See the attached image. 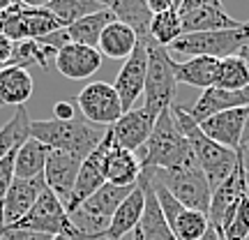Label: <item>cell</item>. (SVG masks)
<instances>
[{
  "label": "cell",
  "mask_w": 249,
  "mask_h": 240,
  "mask_svg": "<svg viewBox=\"0 0 249 240\" xmlns=\"http://www.w3.org/2000/svg\"><path fill=\"white\" fill-rule=\"evenodd\" d=\"M111 146H113V136H111V132L107 129V136L102 139V143H99L97 148L83 160V164H81L76 183H74V189H71V194H70V201L65 203V210H67V213L76 210L86 199H90L99 187L107 183V178H104V160H107V152Z\"/></svg>",
  "instance_id": "obj_10"
},
{
  "label": "cell",
  "mask_w": 249,
  "mask_h": 240,
  "mask_svg": "<svg viewBox=\"0 0 249 240\" xmlns=\"http://www.w3.org/2000/svg\"><path fill=\"white\" fill-rule=\"evenodd\" d=\"M76 107H79L81 116L86 118L88 123L99 125V127H111L116 125L123 116V104L118 97L116 88L111 83L104 81H92L86 88L76 95Z\"/></svg>",
  "instance_id": "obj_7"
},
{
  "label": "cell",
  "mask_w": 249,
  "mask_h": 240,
  "mask_svg": "<svg viewBox=\"0 0 249 240\" xmlns=\"http://www.w3.org/2000/svg\"><path fill=\"white\" fill-rule=\"evenodd\" d=\"M217 67H219V60H217V58L194 55V58H189V60H185V62H176V81L208 90L214 86Z\"/></svg>",
  "instance_id": "obj_26"
},
{
  "label": "cell",
  "mask_w": 249,
  "mask_h": 240,
  "mask_svg": "<svg viewBox=\"0 0 249 240\" xmlns=\"http://www.w3.org/2000/svg\"><path fill=\"white\" fill-rule=\"evenodd\" d=\"M169 229L173 231L176 240H203L210 224H208V215L182 208L180 215L176 217V222L171 224Z\"/></svg>",
  "instance_id": "obj_35"
},
{
  "label": "cell",
  "mask_w": 249,
  "mask_h": 240,
  "mask_svg": "<svg viewBox=\"0 0 249 240\" xmlns=\"http://www.w3.org/2000/svg\"><path fill=\"white\" fill-rule=\"evenodd\" d=\"M81 164H83V160L76 157V155H71V152L49 150L46 166H44V183L62 203L70 201V194L74 189Z\"/></svg>",
  "instance_id": "obj_15"
},
{
  "label": "cell",
  "mask_w": 249,
  "mask_h": 240,
  "mask_svg": "<svg viewBox=\"0 0 249 240\" xmlns=\"http://www.w3.org/2000/svg\"><path fill=\"white\" fill-rule=\"evenodd\" d=\"M30 139V118L26 107H17L14 116L0 127V160H5L9 152L18 150Z\"/></svg>",
  "instance_id": "obj_30"
},
{
  "label": "cell",
  "mask_w": 249,
  "mask_h": 240,
  "mask_svg": "<svg viewBox=\"0 0 249 240\" xmlns=\"http://www.w3.org/2000/svg\"><path fill=\"white\" fill-rule=\"evenodd\" d=\"M51 60H55L53 49L39 44L37 39H21V42H14L7 67H23V70H28L30 65H39V67L46 70L51 65Z\"/></svg>",
  "instance_id": "obj_32"
},
{
  "label": "cell",
  "mask_w": 249,
  "mask_h": 240,
  "mask_svg": "<svg viewBox=\"0 0 249 240\" xmlns=\"http://www.w3.org/2000/svg\"><path fill=\"white\" fill-rule=\"evenodd\" d=\"M46 9L60 21L62 28H67L71 23L81 21V18L95 14V12L107 9V5L102 0H49Z\"/></svg>",
  "instance_id": "obj_31"
},
{
  "label": "cell",
  "mask_w": 249,
  "mask_h": 240,
  "mask_svg": "<svg viewBox=\"0 0 249 240\" xmlns=\"http://www.w3.org/2000/svg\"><path fill=\"white\" fill-rule=\"evenodd\" d=\"M171 111H173V118L178 127L182 129L185 139L189 141V148L194 152V160L198 162V166L203 169L205 178L210 183V189H217L224 180L233 173V169L238 166V160H240V150H229L219 143H214L213 139H208L203 134V129L198 127L194 118L185 111V107L180 104H171Z\"/></svg>",
  "instance_id": "obj_2"
},
{
  "label": "cell",
  "mask_w": 249,
  "mask_h": 240,
  "mask_svg": "<svg viewBox=\"0 0 249 240\" xmlns=\"http://www.w3.org/2000/svg\"><path fill=\"white\" fill-rule=\"evenodd\" d=\"M14 2L23 5V7H46L49 0H14Z\"/></svg>",
  "instance_id": "obj_45"
},
{
  "label": "cell",
  "mask_w": 249,
  "mask_h": 240,
  "mask_svg": "<svg viewBox=\"0 0 249 240\" xmlns=\"http://www.w3.org/2000/svg\"><path fill=\"white\" fill-rule=\"evenodd\" d=\"M12 2H14V0H0V12H5V9H7Z\"/></svg>",
  "instance_id": "obj_48"
},
{
  "label": "cell",
  "mask_w": 249,
  "mask_h": 240,
  "mask_svg": "<svg viewBox=\"0 0 249 240\" xmlns=\"http://www.w3.org/2000/svg\"><path fill=\"white\" fill-rule=\"evenodd\" d=\"M111 21H116V17H113V12L107 7V9H102V12H95V14H90V17L67 26V33H70V39L74 44H83V46L97 49L99 37H102L104 28H107Z\"/></svg>",
  "instance_id": "obj_28"
},
{
  "label": "cell",
  "mask_w": 249,
  "mask_h": 240,
  "mask_svg": "<svg viewBox=\"0 0 249 240\" xmlns=\"http://www.w3.org/2000/svg\"><path fill=\"white\" fill-rule=\"evenodd\" d=\"M14 160H17V150L9 152L5 160H0V205H2V199L7 194V189L12 187L17 173H14Z\"/></svg>",
  "instance_id": "obj_37"
},
{
  "label": "cell",
  "mask_w": 249,
  "mask_h": 240,
  "mask_svg": "<svg viewBox=\"0 0 249 240\" xmlns=\"http://www.w3.org/2000/svg\"><path fill=\"white\" fill-rule=\"evenodd\" d=\"M249 107V88L245 90H222V88H208L201 92L192 107H185V111L194 118L196 123H203L205 118L231 111V109Z\"/></svg>",
  "instance_id": "obj_17"
},
{
  "label": "cell",
  "mask_w": 249,
  "mask_h": 240,
  "mask_svg": "<svg viewBox=\"0 0 249 240\" xmlns=\"http://www.w3.org/2000/svg\"><path fill=\"white\" fill-rule=\"evenodd\" d=\"M102 67V54L92 46L83 44H67L55 54V70L60 72L62 76L74 81L90 79L95 72Z\"/></svg>",
  "instance_id": "obj_16"
},
{
  "label": "cell",
  "mask_w": 249,
  "mask_h": 240,
  "mask_svg": "<svg viewBox=\"0 0 249 240\" xmlns=\"http://www.w3.org/2000/svg\"><path fill=\"white\" fill-rule=\"evenodd\" d=\"M46 187L44 176L37 178H14L12 187L7 189V194L2 199V229L14 226L17 222H21L30 208L35 205L39 192Z\"/></svg>",
  "instance_id": "obj_14"
},
{
  "label": "cell",
  "mask_w": 249,
  "mask_h": 240,
  "mask_svg": "<svg viewBox=\"0 0 249 240\" xmlns=\"http://www.w3.org/2000/svg\"><path fill=\"white\" fill-rule=\"evenodd\" d=\"M53 113L58 120H71V118H76L81 113L79 107H76V102H70V99H60V102H55L53 107Z\"/></svg>",
  "instance_id": "obj_40"
},
{
  "label": "cell",
  "mask_w": 249,
  "mask_h": 240,
  "mask_svg": "<svg viewBox=\"0 0 249 240\" xmlns=\"http://www.w3.org/2000/svg\"><path fill=\"white\" fill-rule=\"evenodd\" d=\"M108 9L113 12L116 21L132 28L139 42H150V23L155 14L145 0H116L108 5Z\"/></svg>",
  "instance_id": "obj_24"
},
{
  "label": "cell",
  "mask_w": 249,
  "mask_h": 240,
  "mask_svg": "<svg viewBox=\"0 0 249 240\" xmlns=\"http://www.w3.org/2000/svg\"><path fill=\"white\" fill-rule=\"evenodd\" d=\"M0 240H53V236H46V233H37V231H26V229H0Z\"/></svg>",
  "instance_id": "obj_39"
},
{
  "label": "cell",
  "mask_w": 249,
  "mask_h": 240,
  "mask_svg": "<svg viewBox=\"0 0 249 240\" xmlns=\"http://www.w3.org/2000/svg\"><path fill=\"white\" fill-rule=\"evenodd\" d=\"M102 2H104V5L108 7V5H111V2H116V0H102Z\"/></svg>",
  "instance_id": "obj_51"
},
{
  "label": "cell",
  "mask_w": 249,
  "mask_h": 240,
  "mask_svg": "<svg viewBox=\"0 0 249 240\" xmlns=\"http://www.w3.org/2000/svg\"><path fill=\"white\" fill-rule=\"evenodd\" d=\"M242 155L245 150H240V160H238V166L233 169V173L224 180L222 185L213 192V199H210V208H208V224L219 238H222L224 226L231 222L235 208L240 203L242 194L247 192V178H245V164H242Z\"/></svg>",
  "instance_id": "obj_8"
},
{
  "label": "cell",
  "mask_w": 249,
  "mask_h": 240,
  "mask_svg": "<svg viewBox=\"0 0 249 240\" xmlns=\"http://www.w3.org/2000/svg\"><path fill=\"white\" fill-rule=\"evenodd\" d=\"M213 88H222V90L249 88V58H247V54L231 55V58L219 60Z\"/></svg>",
  "instance_id": "obj_29"
},
{
  "label": "cell",
  "mask_w": 249,
  "mask_h": 240,
  "mask_svg": "<svg viewBox=\"0 0 249 240\" xmlns=\"http://www.w3.org/2000/svg\"><path fill=\"white\" fill-rule=\"evenodd\" d=\"M249 146V116L247 120H245V129H242V150Z\"/></svg>",
  "instance_id": "obj_46"
},
{
  "label": "cell",
  "mask_w": 249,
  "mask_h": 240,
  "mask_svg": "<svg viewBox=\"0 0 249 240\" xmlns=\"http://www.w3.org/2000/svg\"><path fill=\"white\" fill-rule=\"evenodd\" d=\"M37 42H39V44H44V46H49V49H53L55 54H58L60 49H65L67 44H71V39H70V33H67V28H58V30H53V33H49V35L39 37Z\"/></svg>",
  "instance_id": "obj_38"
},
{
  "label": "cell",
  "mask_w": 249,
  "mask_h": 240,
  "mask_svg": "<svg viewBox=\"0 0 249 240\" xmlns=\"http://www.w3.org/2000/svg\"><path fill=\"white\" fill-rule=\"evenodd\" d=\"M180 21H182V35L214 33V30H226V28H235L242 23L231 14H226L222 5H208V7L194 9L189 14H182Z\"/></svg>",
  "instance_id": "obj_21"
},
{
  "label": "cell",
  "mask_w": 249,
  "mask_h": 240,
  "mask_svg": "<svg viewBox=\"0 0 249 240\" xmlns=\"http://www.w3.org/2000/svg\"><path fill=\"white\" fill-rule=\"evenodd\" d=\"M139 185L143 187L145 192V208H143V217L141 224L136 226L139 233H141V240H176L173 231L169 229V224L161 215V208L157 203V196L152 192L150 180L145 176H139Z\"/></svg>",
  "instance_id": "obj_20"
},
{
  "label": "cell",
  "mask_w": 249,
  "mask_h": 240,
  "mask_svg": "<svg viewBox=\"0 0 249 240\" xmlns=\"http://www.w3.org/2000/svg\"><path fill=\"white\" fill-rule=\"evenodd\" d=\"M58 28L60 21L46 7H23V39H39Z\"/></svg>",
  "instance_id": "obj_34"
},
{
  "label": "cell",
  "mask_w": 249,
  "mask_h": 240,
  "mask_svg": "<svg viewBox=\"0 0 249 240\" xmlns=\"http://www.w3.org/2000/svg\"><path fill=\"white\" fill-rule=\"evenodd\" d=\"M180 5H182V0H173V9H176V12L180 9Z\"/></svg>",
  "instance_id": "obj_49"
},
{
  "label": "cell",
  "mask_w": 249,
  "mask_h": 240,
  "mask_svg": "<svg viewBox=\"0 0 249 240\" xmlns=\"http://www.w3.org/2000/svg\"><path fill=\"white\" fill-rule=\"evenodd\" d=\"M148 51V72H145V88H143V107L150 109L160 116L161 111L173 104L176 97V60L171 58V51L155 42H145Z\"/></svg>",
  "instance_id": "obj_6"
},
{
  "label": "cell",
  "mask_w": 249,
  "mask_h": 240,
  "mask_svg": "<svg viewBox=\"0 0 249 240\" xmlns=\"http://www.w3.org/2000/svg\"><path fill=\"white\" fill-rule=\"evenodd\" d=\"M178 37H182V21H180V14L176 9H166V12H160L152 17L150 39L155 44L169 49Z\"/></svg>",
  "instance_id": "obj_33"
},
{
  "label": "cell",
  "mask_w": 249,
  "mask_h": 240,
  "mask_svg": "<svg viewBox=\"0 0 249 240\" xmlns=\"http://www.w3.org/2000/svg\"><path fill=\"white\" fill-rule=\"evenodd\" d=\"M134 187L136 185L118 187V185H111V183H104V185L99 187L90 199H86L76 210H83V213L90 215V217H97V220H104V222H111V217H113V213L118 210V205L132 194ZM71 213H74V210H71Z\"/></svg>",
  "instance_id": "obj_22"
},
{
  "label": "cell",
  "mask_w": 249,
  "mask_h": 240,
  "mask_svg": "<svg viewBox=\"0 0 249 240\" xmlns=\"http://www.w3.org/2000/svg\"><path fill=\"white\" fill-rule=\"evenodd\" d=\"M53 240H92L90 236H86V233H81L79 229H74L70 222V226L65 229V231H60L58 236H53Z\"/></svg>",
  "instance_id": "obj_43"
},
{
  "label": "cell",
  "mask_w": 249,
  "mask_h": 240,
  "mask_svg": "<svg viewBox=\"0 0 249 240\" xmlns=\"http://www.w3.org/2000/svg\"><path fill=\"white\" fill-rule=\"evenodd\" d=\"M30 136L49 146L51 150H65L86 160L107 136V129L88 123L79 113L71 120H30Z\"/></svg>",
  "instance_id": "obj_3"
},
{
  "label": "cell",
  "mask_w": 249,
  "mask_h": 240,
  "mask_svg": "<svg viewBox=\"0 0 249 240\" xmlns=\"http://www.w3.org/2000/svg\"><path fill=\"white\" fill-rule=\"evenodd\" d=\"M242 164H245V178H247V194H249V155H247V150L242 155Z\"/></svg>",
  "instance_id": "obj_47"
},
{
  "label": "cell",
  "mask_w": 249,
  "mask_h": 240,
  "mask_svg": "<svg viewBox=\"0 0 249 240\" xmlns=\"http://www.w3.org/2000/svg\"><path fill=\"white\" fill-rule=\"evenodd\" d=\"M247 116H249V107L231 109V111H222V113L205 118L203 123H198V127L214 143L238 152L242 150V129H245Z\"/></svg>",
  "instance_id": "obj_13"
},
{
  "label": "cell",
  "mask_w": 249,
  "mask_h": 240,
  "mask_svg": "<svg viewBox=\"0 0 249 240\" xmlns=\"http://www.w3.org/2000/svg\"><path fill=\"white\" fill-rule=\"evenodd\" d=\"M189 162H194V152L189 148V141L185 139V134L178 127L173 111L169 107L157 116L150 139L141 148V155H139L141 173L176 169V166H182Z\"/></svg>",
  "instance_id": "obj_1"
},
{
  "label": "cell",
  "mask_w": 249,
  "mask_h": 240,
  "mask_svg": "<svg viewBox=\"0 0 249 240\" xmlns=\"http://www.w3.org/2000/svg\"><path fill=\"white\" fill-rule=\"evenodd\" d=\"M143 176H150L152 180L164 185L176 196V201H180L187 210L208 215L213 189H210V183H208L203 169L198 166L196 160L189 164H182V166H176V169H164L155 171V173H143Z\"/></svg>",
  "instance_id": "obj_5"
},
{
  "label": "cell",
  "mask_w": 249,
  "mask_h": 240,
  "mask_svg": "<svg viewBox=\"0 0 249 240\" xmlns=\"http://www.w3.org/2000/svg\"><path fill=\"white\" fill-rule=\"evenodd\" d=\"M155 123H157V113H152L150 109H136L132 111H124L120 120L116 125L108 127V132L113 136V143L118 148H124V150H141L145 141L150 139L152 129H155Z\"/></svg>",
  "instance_id": "obj_11"
},
{
  "label": "cell",
  "mask_w": 249,
  "mask_h": 240,
  "mask_svg": "<svg viewBox=\"0 0 249 240\" xmlns=\"http://www.w3.org/2000/svg\"><path fill=\"white\" fill-rule=\"evenodd\" d=\"M12 49H14V42H12V39H7L5 35H0V70H5V67L9 65Z\"/></svg>",
  "instance_id": "obj_42"
},
{
  "label": "cell",
  "mask_w": 249,
  "mask_h": 240,
  "mask_svg": "<svg viewBox=\"0 0 249 240\" xmlns=\"http://www.w3.org/2000/svg\"><path fill=\"white\" fill-rule=\"evenodd\" d=\"M139 176H141L139 155L132 150H124V148H118L113 143L107 152V160H104V178H107V183L118 187H129L139 183Z\"/></svg>",
  "instance_id": "obj_19"
},
{
  "label": "cell",
  "mask_w": 249,
  "mask_h": 240,
  "mask_svg": "<svg viewBox=\"0 0 249 240\" xmlns=\"http://www.w3.org/2000/svg\"><path fill=\"white\" fill-rule=\"evenodd\" d=\"M67 226H70V215L65 210V203L49 187H44L39 192L35 205L30 208V213L21 222L14 224V229H26V231L46 233V236H58Z\"/></svg>",
  "instance_id": "obj_9"
},
{
  "label": "cell",
  "mask_w": 249,
  "mask_h": 240,
  "mask_svg": "<svg viewBox=\"0 0 249 240\" xmlns=\"http://www.w3.org/2000/svg\"><path fill=\"white\" fill-rule=\"evenodd\" d=\"M49 146H44L37 139H28L21 148L17 150V160H14V173L17 178H37L44 176L46 157H49Z\"/></svg>",
  "instance_id": "obj_27"
},
{
  "label": "cell",
  "mask_w": 249,
  "mask_h": 240,
  "mask_svg": "<svg viewBox=\"0 0 249 240\" xmlns=\"http://www.w3.org/2000/svg\"><path fill=\"white\" fill-rule=\"evenodd\" d=\"M145 72H148V51H145V42H139L134 54L120 67L116 83H113L118 97H120V104H123V111H132L134 104L143 95Z\"/></svg>",
  "instance_id": "obj_12"
},
{
  "label": "cell",
  "mask_w": 249,
  "mask_h": 240,
  "mask_svg": "<svg viewBox=\"0 0 249 240\" xmlns=\"http://www.w3.org/2000/svg\"><path fill=\"white\" fill-rule=\"evenodd\" d=\"M0 107H2V104H0Z\"/></svg>",
  "instance_id": "obj_52"
},
{
  "label": "cell",
  "mask_w": 249,
  "mask_h": 240,
  "mask_svg": "<svg viewBox=\"0 0 249 240\" xmlns=\"http://www.w3.org/2000/svg\"><path fill=\"white\" fill-rule=\"evenodd\" d=\"M134 240H141V233H139V229H134Z\"/></svg>",
  "instance_id": "obj_50"
},
{
  "label": "cell",
  "mask_w": 249,
  "mask_h": 240,
  "mask_svg": "<svg viewBox=\"0 0 249 240\" xmlns=\"http://www.w3.org/2000/svg\"><path fill=\"white\" fill-rule=\"evenodd\" d=\"M148 7H150L152 14H160V12H166V9H173V0H145Z\"/></svg>",
  "instance_id": "obj_44"
},
{
  "label": "cell",
  "mask_w": 249,
  "mask_h": 240,
  "mask_svg": "<svg viewBox=\"0 0 249 240\" xmlns=\"http://www.w3.org/2000/svg\"><path fill=\"white\" fill-rule=\"evenodd\" d=\"M0 35L12 42L23 39V5L12 2L5 12H0Z\"/></svg>",
  "instance_id": "obj_36"
},
{
  "label": "cell",
  "mask_w": 249,
  "mask_h": 240,
  "mask_svg": "<svg viewBox=\"0 0 249 240\" xmlns=\"http://www.w3.org/2000/svg\"><path fill=\"white\" fill-rule=\"evenodd\" d=\"M169 51L182 55H210L217 60L240 55L249 51V21H242L240 26L226 28V30H214V33H196V35L178 37Z\"/></svg>",
  "instance_id": "obj_4"
},
{
  "label": "cell",
  "mask_w": 249,
  "mask_h": 240,
  "mask_svg": "<svg viewBox=\"0 0 249 240\" xmlns=\"http://www.w3.org/2000/svg\"><path fill=\"white\" fill-rule=\"evenodd\" d=\"M143 208H145V192H143V187L136 183L132 194L118 205V210L113 213V217H111V224H108V229L102 240H120L123 236L132 233L134 229L141 224Z\"/></svg>",
  "instance_id": "obj_18"
},
{
  "label": "cell",
  "mask_w": 249,
  "mask_h": 240,
  "mask_svg": "<svg viewBox=\"0 0 249 240\" xmlns=\"http://www.w3.org/2000/svg\"><path fill=\"white\" fill-rule=\"evenodd\" d=\"M139 44V37L129 26L120 21H111L97 42V51L111 60H127Z\"/></svg>",
  "instance_id": "obj_23"
},
{
  "label": "cell",
  "mask_w": 249,
  "mask_h": 240,
  "mask_svg": "<svg viewBox=\"0 0 249 240\" xmlns=\"http://www.w3.org/2000/svg\"><path fill=\"white\" fill-rule=\"evenodd\" d=\"M208 5H222V0H182L178 14L182 17V14H189V12L201 9V7H208Z\"/></svg>",
  "instance_id": "obj_41"
},
{
  "label": "cell",
  "mask_w": 249,
  "mask_h": 240,
  "mask_svg": "<svg viewBox=\"0 0 249 240\" xmlns=\"http://www.w3.org/2000/svg\"><path fill=\"white\" fill-rule=\"evenodd\" d=\"M35 92L33 76L23 67H5L0 70V104L5 107H23Z\"/></svg>",
  "instance_id": "obj_25"
}]
</instances>
